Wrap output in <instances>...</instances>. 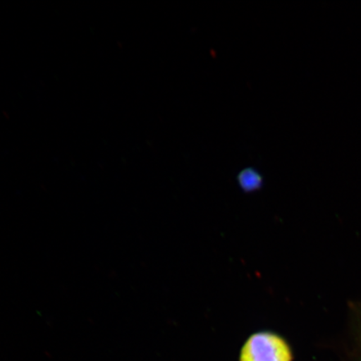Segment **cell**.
I'll return each mask as SVG.
<instances>
[{
  "mask_svg": "<svg viewBox=\"0 0 361 361\" xmlns=\"http://www.w3.org/2000/svg\"><path fill=\"white\" fill-rule=\"evenodd\" d=\"M291 347L274 332L260 331L247 338L240 352V361H293Z\"/></svg>",
  "mask_w": 361,
  "mask_h": 361,
  "instance_id": "6da1fadb",
  "label": "cell"
},
{
  "mask_svg": "<svg viewBox=\"0 0 361 361\" xmlns=\"http://www.w3.org/2000/svg\"><path fill=\"white\" fill-rule=\"evenodd\" d=\"M264 179L262 175L254 168H247L238 175V183L243 190L252 192L258 190L263 186Z\"/></svg>",
  "mask_w": 361,
  "mask_h": 361,
  "instance_id": "7a4b0ae2",
  "label": "cell"
}]
</instances>
